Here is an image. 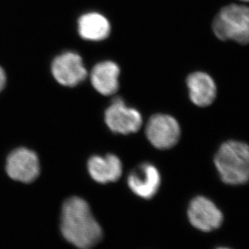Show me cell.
I'll return each mask as SVG.
<instances>
[{"instance_id":"obj_1","label":"cell","mask_w":249,"mask_h":249,"mask_svg":"<svg viewBox=\"0 0 249 249\" xmlns=\"http://www.w3.org/2000/svg\"><path fill=\"white\" fill-rule=\"evenodd\" d=\"M61 231L68 242L79 249H91L103 235L89 204L79 196L70 197L63 204Z\"/></svg>"},{"instance_id":"obj_2","label":"cell","mask_w":249,"mask_h":249,"mask_svg":"<svg viewBox=\"0 0 249 249\" xmlns=\"http://www.w3.org/2000/svg\"><path fill=\"white\" fill-rule=\"evenodd\" d=\"M214 163L221 179L228 185H238L249 181V146L242 142L228 141L220 146Z\"/></svg>"},{"instance_id":"obj_3","label":"cell","mask_w":249,"mask_h":249,"mask_svg":"<svg viewBox=\"0 0 249 249\" xmlns=\"http://www.w3.org/2000/svg\"><path fill=\"white\" fill-rule=\"evenodd\" d=\"M213 30L222 41L249 43V7L245 5H228L214 17Z\"/></svg>"},{"instance_id":"obj_4","label":"cell","mask_w":249,"mask_h":249,"mask_svg":"<svg viewBox=\"0 0 249 249\" xmlns=\"http://www.w3.org/2000/svg\"><path fill=\"white\" fill-rule=\"evenodd\" d=\"M146 134L155 147L165 150L178 143L180 137V125L171 116L156 114L151 117L146 124Z\"/></svg>"},{"instance_id":"obj_5","label":"cell","mask_w":249,"mask_h":249,"mask_svg":"<svg viewBox=\"0 0 249 249\" xmlns=\"http://www.w3.org/2000/svg\"><path fill=\"white\" fill-rule=\"evenodd\" d=\"M6 170L13 180L23 183L33 182L40 173L38 157L29 149H17L7 157Z\"/></svg>"},{"instance_id":"obj_6","label":"cell","mask_w":249,"mask_h":249,"mask_svg":"<svg viewBox=\"0 0 249 249\" xmlns=\"http://www.w3.org/2000/svg\"><path fill=\"white\" fill-rule=\"evenodd\" d=\"M106 123L112 131L128 134L139 131L142 120L139 111L127 107L123 100L117 99L106 110Z\"/></svg>"},{"instance_id":"obj_7","label":"cell","mask_w":249,"mask_h":249,"mask_svg":"<svg viewBox=\"0 0 249 249\" xmlns=\"http://www.w3.org/2000/svg\"><path fill=\"white\" fill-rule=\"evenodd\" d=\"M188 217L194 228L206 232L219 228L223 220V213L218 207L204 196H196L192 200Z\"/></svg>"},{"instance_id":"obj_8","label":"cell","mask_w":249,"mask_h":249,"mask_svg":"<svg viewBox=\"0 0 249 249\" xmlns=\"http://www.w3.org/2000/svg\"><path fill=\"white\" fill-rule=\"evenodd\" d=\"M52 74L63 86L74 87L87 77L82 58L74 52H66L58 56L52 63Z\"/></svg>"},{"instance_id":"obj_9","label":"cell","mask_w":249,"mask_h":249,"mask_svg":"<svg viewBox=\"0 0 249 249\" xmlns=\"http://www.w3.org/2000/svg\"><path fill=\"white\" fill-rule=\"evenodd\" d=\"M160 174L151 163H142L135 168L128 178L129 189L134 194L145 199L156 195L160 186Z\"/></svg>"},{"instance_id":"obj_10","label":"cell","mask_w":249,"mask_h":249,"mask_svg":"<svg viewBox=\"0 0 249 249\" xmlns=\"http://www.w3.org/2000/svg\"><path fill=\"white\" fill-rule=\"evenodd\" d=\"M189 97L195 106H211L216 98L217 88L213 79L205 72H194L187 79Z\"/></svg>"},{"instance_id":"obj_11","label":"cell","mask_w":249,"mask_h":249,"mask_svg":"<svg viewBox=\"0 0 249 249\" xmlns=\"http://www.w3.org/2000/svg\"><path fill=\"white\" fill-rule=\"evenodd\" d=\"M88 169L91 178L101 184L115 182L123 173V164L118 156L108 155L92 156L88 162Z\"/></svg>"},{"instance_id":"obj_12","label":"cell","mask_w":249,"mask_h":249,"mask_svg":"<svg viewBox=\"0 0 249 249\" xmlns=\"http://www.w3.org/2000/svg\"><path fill=\"white\" fill-rule=\"evenodd\" d=\"M119 74L120 69L115 62L111 61L100 62L94 67L91 71V84L98 92L105 96H109L118 91Z\"/></svg>"},{"instance_id":"obj_13","label":"cell","mask_w":249,"mask_h":249,"mask_svg":"<svg viewBox=\"0 0 249 249\" xmlns=\"http://www.w3.org/2000/svg\"><path fill=\"white\" fill-rule=\"evenodd\" d=\"M79 33L85 40L101 41L110 34V24L102 15L89 13L80 17Z\"/></svg>"},{"instance_id":"obj_14","label":"cell","mask_w":249,"mask_h":249,"mask_svg":"<svg viewBox=\"0 0 249 249\" xmlns=\"http://www.w3.org/2000/svg\"><path fill=\"white\" fill-rule=\"evenodd\" d=\"M6 84V74L3 70L0 67V91H2Z\"/></svg>"},{"instance_id":"obj_15","label":"cell","mask_w":249,"mask_h":249,"mask_svg":"<svg viewBox=\"0 0 249 249\" xmlns=\"http://www.w3.org/2000/svg\"><path fill=\"white\" fill-rule=\"evenodd\" d=\"M240 1H243V2H249V0H240Z\"/></svg>"},{"instance_id":"obj_16","label":"cell","mask_w":249,"mask_h":249,"mask_svg":"<svg viewBox=\"0 0 249 249\" xmlns=\"http://www.w3.org/2000/svg\"><path fill=\"white\" fill-rule=\"evenodd\" d=\"M224 249V248H222V249Z\"/></svg>"}]
</instances>
